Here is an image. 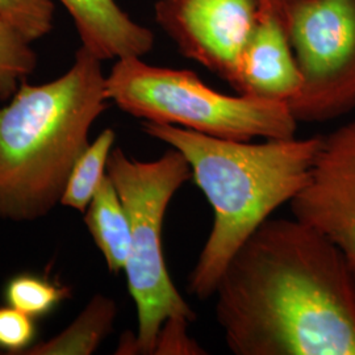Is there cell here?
Listing matches in <instances>:
<instances>
[{"mask_svg": "<svg viewBox=\"0 0 355 355\" xmlns=\"http://www.w3.org/2000/svg\"><path fill=\"white\" fill-rule=\"evenodd\" d=\"M216 320L236 355H355V272L316 229L268 218L217 283Z\"/></svg>", "mask_w": 355, "mask_h": 355, "instance_id": "cell-1", "label": "cell"}, {"mask_svg": "<svg viewBox=\"0 0 355 355\" xmlns=\"http://www.w3.org/2000/svg\"><path fill=\"white\" fill-rule=\"evenodd\" d=\"M142 130L183 154L212 208V228L187 284L190 295L208 300L236 252L306 184L321 136L225 140L152 121H144Z\"/></svg>", "mask_w": 355, "mask_h": 355, "instance_id": "cell-2", "label": "cell"}, {"mask_svg": "<svg viewBox=\"0 0 355 355\" xmlns=\"http://www.w3.org/2000/svg\"><path fill=\"white\" fill-rule=\"evenodd\" d=\"M102 62L80 46L64 76L23 82L0 107V218L35 221L60 203L89 129L108 107Z\"/></svg>", "mask_w": 355, "mask_h": 355, "instance_id": "cell-3", "label": "cell"}, {"mask_svg": "<svg viewBox=\"0 0 355 355\" xmlns=\"http://www.w3.org/2000/svg\"><path fill=\"white\" fill-rule=\"evenodd\" d=\"M105 86L110 101L144 121L225 140L296 137L299 121L287 103L221 94L190 70L153 66L141 57H127L116 60Z\"/></svg>", "mask_w": 355, "mask_h": 355, "instance_id": "cell-4", "label": "cell"}, {"mask_svg": "<svg viewBox=\"0 0 355 355\" xmlns=\"http://www.w3.org/2000/svg\"><path fill=\"white\" fill-rule=\"evenodd\" d=\"M107 174L130 225V253L124 271L137 311L136 354H153L166 320H196L167 271L162 248L166 211L177 191L192 179V173L187 159L174 148L153 161L135 159L121 148H114Z\"/></svg>", "mask_w": 355, "mask_h": 355, "instance_id": "cell-5", "label": "cell"}, {"mask_svg": "<svg viewBox=\"0 0 355 355\" xmlns=\"http://www.w3.org/2000/svg\"><path fill=\"white\" fill-rule=\"evenodd\" d=\"M284 20L302 73L288 103L299 123H327L355 110V0H297Z\"/></svg>", "mask_w": 355, "mask_h": 355, "instance_id": "cell-6", "label": "cell"}, {"mask_svg": "<svg viewBox=\"0 0 355 355\" xmlns=\"http://www.w3.org/2000/svg\"><path fill=\"white\" fill-rule=\"evenodd\" d=\"M258 10V0H157L154 16L184 57L232 86Z\"/></svg>", "mask_w": 355, "mask_h": 355, "instance_id": "cell-7", "label": "cell"}, {"mask_svg": "<svg viewBox=\"0 0 355 355\" xmlns=\"http://www.w3.org/2000/svg\"><path fill=\"white\" fill-rule=\"evenodd\" d=\"M290 205L293 217L333 242L355 272V120L321 136L308 182Z\"/></svg>", "mask_w": 355, "mask_h": 355, "instance_id": "cell-8", "label": "cell"}, {"mask_svg": "<svg viewBox=\"0 0 355 355\" xmlns=\"http://www.w3.org/2000/svg\"><path fill=\"white\" fill-rule=\"evenodd\" d=\"M257 23L232 87L241 95L288 103L302 89V73L284 17L259 1Z\"/></svg>", "mask_w": 355, "mask_h": 355, "instance_id": "cell-9", "label": "cell"}, {"mask_svg": "<svg viewBox=\"0 0 355 355\" xmlns=\"http://www.w3.org/2000/svg\"><path fill=\"white\" fill-rule=\"evenodd\" d=\"M70 13L82 46L101 61L144 57L154 35L128 15L116 0H58Z\"/></svg>", "mask_w": 355, "mask_h": 355, "instance_id": "cell-10", "label": "cell"}, {"mask_svg": "<svg viewBox=\"0 0 355 355\" xmlns=\"http://www.w3.org/2000/svg\"><path fill=\"white\" fill-rule=\"evenodd\" d=\"M85 223L108 270H125L130 253V225L127 211L108 174L85 212Z\"/></svg>", "mask_w": 355, "mask_h": 355, "instance_id": "cell-11", "label": "cell"}, {"mask_svg": "<svg viewBox=\"0 0 355 355\" xmlns=\"http://www.w3.org/2000/svg\"><path fill=\"white\" fill-rule=\"evenodd\" d=\"M117 304L96 293L76 320L55 337L32 346L26 355H89L95 353L114 329Z\"/></svg>", "mask_w": 355, "mask_h": 355, "instance_id": "cell-12", "label": "cell"}, {"mask_svg": "<svg viewBox=\"0 0 355 355\" xmlns=\"http://www.w3.org/2000/svg\"><path fill=\"white\" fill-rule=\"evenodd\" d=\"M116 133L107 128L89 142L73 166L61 196L60 204L85 214L89 202L107 175V164L114 150Z\"/></svg>", "mask_w": 355, "mask_h": 355, "instance_id": "cell-13", "label": "cell"}, {"mask_svg": "<svg viewBox=\"0 0 355 355\" xmlns=\"http://www.w3.org/2000/svg\"><path fill=\"white\" fill-rule=\"evenodd\" d=\"M71 295L70 286L35 272L16 274L4 287L7 304L35 320L49 316L64 302L71 299Z\"/></svg>", "mask_w": 355, "mask_h": 355, "instance_id": "cell-14", "label": "cell"}, {"mask_svg": "<svg viewBox=\"0 0 355 355\" xmlns=\"http://www.w3.org/2000/svg\"><path fill=\"white\" fill-rule=\"evenodd\" d=\"M36 64L32 42L0 17V102L10 101Z\"/></svg>", "mask_w": 355, "mask_h": 355, "instance_id": "cell-15", "label": "cell"}, {"mask_svg": "<svg viewBox=\"0 0 355 355\" xmlns=\"http://www.w3.org/2000/svg\"><path fill=\"white\" fill-rule=\"evenodd\" d=\"M0 17L35 42L53 29L54 3L53 0H0Z\"/></svg>", "mask_w": 355, "mask_h": 355, "instance_id": "cell-16", "label": "cell"}, {"mask_svg": "<svg viewBox=\"0 0 355 355\" xmlns=\"http://www.w3.org/2000/svg\"><path fill=\"white\" fill-rule=\"evenodd\" d=\"M36 320L11 305L0 306V350L4 354L26 355L37 341Z\"/></svg>", "mask_w": 355, "mask_h": 355, "instance_id": "cell-17", "label": "cell"}, {"mask_svg": "<svg viewBox=\"0 0 355 355\" xmlns=\"http://www.w3.org/2000/svg\"><path fill=\"white\" fill-rule=\"evenodd\" d=\"M191 322L183 318L166 320L154 343V355H202L207 354L203 347L191 338L187 327Z\"/></svg>", "mask_w": 355, "mask_h": 355, "instance_id": "cell-18", "label": "cell"}, {"mask_svg": "<svg viewBox=\"0 0 355 355\" xmlns=\"http://www.w3.org/2000/svg\"><path fill=\"white\" fill-rule=\"evenodd\" d=\"M262 3H266L270 7H272L274 10H277L278 12L284 17L287 8L290 7V4H292L293 1H297V0H259Z\"/></svg>", "mask_w": 355, "mask_h": 355, "instance_id": "cell-19", "label": "cell"}]
</instances>
